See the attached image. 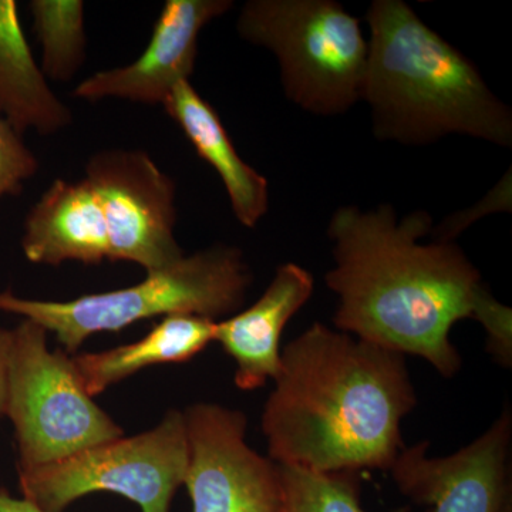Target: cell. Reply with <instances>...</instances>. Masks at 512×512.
Masks as SVG:
<instances>
[{
	"instance_id": "7c38bea8",
	"label": "cell",
	"mask_w": 512,
	"mask_h": 512,
	"mask_svg": "<svg viewBox=\"0 0 512 512\" xmlns=\"http://www.w3.org/2000/svg\"><path fill=\"white\" fill-rule=\"evenodd\" d=\"M315 279L303 266L288 262L244 311L218 320L214 342L235 362V386L245 392L274 382L281 367V338L289 320L311 299Z\"/></svg>"
},
{
	"instance_id": "8fae6325",
	"label": "cell",
	"mask_w": 512,
	"mask_h": 512,
	"mask_svg": "<svg viewBox=\"0 0 512 512\" xmlns=\"http://www.w3.org/2000/svg\"><path fill=\"white\" fill-rule=\"evenodd\" d=\"M232 5L231 0H168L136 62L94 73L76 87L74 96L163 104L177 84L190 82L201 30Z\"/></svg>"
},
{
	"instance_id": "30bf717a",
	"label": "cell",
	"mask_w": 512,
	"mask_h": 512,
	"mask_svg": "<svg viewBox=\"0 0 512 512\" xmlns=\"http://www.w3.org/2000/svg\"><path fill=\"white\" fill-rule=\"evenodd\" d=\"M510 407L487 430L447 457H431L429 441L403 447L390 473L404 497L431 512H498L511 484Z\"/></svg>"
},
{
	"instance_id": "8992f818",
	"label": "cell",
	"mask_w": 512,
	"mask_h": 512,
	"mask_svg": "<svg viewBox=\"0 0 512 512\" xmlns=\"http://www.w3.org/2000/svg\"><path fill=\"white\" fill-rule=\"evenodd\" d=\"M237 30L274 53L286 97L302 110L338 116L363 100L369 45L335 0H249Z\"/></svg>"
},
{
	"instance_id": "277c9868",
	"label": "cell",
	"mask_w": 512,
	"mask_h": 512,
	"mask_svg": "<svg viewBox=\"0 0 512 512\" xmlns=\"http://www.w3.org/2000/svg\"><path fill=\"white\" fill-rule=\"evenodd\" d=\"M177 188L140 150H106L76 183L56 180L30 210L22 249L32 264L133 262L147 272L183 256L175 239Z\"/></svg>"
},
{
	"instance_id": "44dd1931",
	"label": "cell",
	"mask_w": 512,
	"mask_h": 512,
	"mask_svg": "<svg viewBox=\"0 0 512 512\" xmlns=\"http://www.w3.org/2000/svg\"><path fill=\"white\" fill-rule=\"evenodd\" d=\"M0 512H43L25 498L13 497L6 487H0Z\"/></svg>"
},
{
	"instance_id": "7402d4cb",
	"label": "cell",
	"mask_w": 512,
	"mask_h": 512,
	"mask_svg": "<svg viewBox=\"0 0 512 512\" xmlns=\"http://www.w3.org/2000/svg\"><path fill=\"white\" fill-rule=\"evenodd\" d=\"M498 512H512V490L510 493L505 495L503 504H501L500 510Z\"/></svg>"
},
{
	"instance_id": "5bb4252c",
	"label": "cell",
	"mask_w": 512,
	"mask_h": 512,
	"mask_svg": "<svg viewBox=\"0 0 512 512\" xmlns=\"http://www.w3.org/2000/svg\"><path fill=\"white\" fill-rule=\"evenodd\" d=\"M217 322L187 313L167 316L136 342L76 353L73 362L77 375L86 392L97 397L148 367L190 362L214 342Z\"/></svg>"
},
{
	"instance_id": "5b68a950",
	"label": "cell",
	"mask_w": 512,
	"mask_h": 512,
	"mask_svg": "<svg viewBox=\"0 0 512 512\" xmlns=\"http://www.w3.org/2000/svg\"><path fill=\"white\" fill-rule=\"evenodd\" d=\"M251 284L241 249L214 245L147 272L136 285L72 301H37L3 291L0 312L32 320L52 333L64 352L76 355L96 333L120 332L141 320L183 313L229 318L244 305Z\"/></svg>"
},
{
	"instance_id": "ba28073f",
	"label": "cell",
	"mask_w": 512,
	"mask_h": 512,
	"mask_svg": "<svg viewBox=\"0 0 512 512\" xmlns=\"http://www.w3.org/2000/svg\"><path fill=\"white\" fill-rule=\"evenodd\" d=\"M187 464L184 413L170 409L153 429L18 473L20 497L43 512H64L87 495L113 493L141 512H171Z\"/></svg>"
},
{
	"instance_id": "9c48e42d",
	"label": "cell",
	"mask_w": 512,
	"mask_h": 512,
	"mask_svg": "<svg viewBox=\"0 0 512 512\" xmlns=\"http://www.w3.org/2000/svg\"><path fill=\"white\" fill-rule=\"evenodd\" d=\"M188 464L184 487L192 512H279L281 471L247 441L248 417L218 403L183 410Z\"/></svg>"
},
{
	"instance_id": "3957f363",
	"label": "cell",
	"mask_w": 512,
	"mask_h": 512,
	"mask_svg": "<svg viewBox=\"0 0 512 512\" xmlns=\"http://www.w3.org/2000/svg\"><path fill=\"white\" fill-rule=\"evenodd\" d=\"M369 57L363 100L373 133L404 146L450 134L511 147L512 113L476 64L402 0H375L366 15Z\"/></svg>"
},
{
	"instance_id": "e0dca14e",
	"label": "cell",
	"mask_w": 512,
	"mask_h": 512,
	"mask_svg": "<svg viewBox=\"0 0 512 512\" xmlns=\"http://www.w3.org/2000/svg\"><path fill=\"white\" fill-rule=\"evenodd\" d=\"M279 471L284 491L279 512H366L357 471L320 473L293 466Z\"/></svg>"
},
{
	"instance_id": "ffe728a7",
	"label": "cell",
	"mask_w": 512,
	"mask_h": 512,
	"mask_svg": "<svg viewBox=\"0 0 512 512\" xmlns=\"http://www.w3.org/2000/svg\"><path fill=\"white\" fill-rule=\"evenodd\" d=\"M12 329L0 328V420L6 419L8 403V376L10 348H12Z\"/></svg>"
},
{
	"instance_id": "52a82bcc",
	"label": "cell",
	"mask_w": 512,
	"mask_h": 512,
	"mask_svg": "<svg viewBox=\"0 0 512 512\" xmlns=\"http://www.w3.org/2000/svg\"><path fill=\"white\" fill-rule=\"evenodd\" d=\"M8 403L18 473L124 436L123 427L84 389L73 355L49 349V333L29 319L12 329Z\"/></svg>"
},
{
	"instance_id": "d6986e66",
	"label": "cell",
	"mask_w": 512,
	"mask_h": 512,
	"mask_svg": "<svg viewBox=\"0 0 512 512\" xmlns=\"http://www.w3.org/2000/svg\"><path fill=\"white\" fill-rule=\"evenodd\" d=\"M511 210V175H505L500 184L493 191L488 192L483 201L478 202L476 207L464 212H458L453 217L444 221L440 227L431 229L434 241L454 242V238L473 224L477 218L497 211Z\"/></svg>"
},
{
	"instance_id": "ac0fdd59",
	"label": "cell",
	"mask_w": 512,
	"mask_h": 512,
	"mask_svg": "<svg viewBox=\"0 0 512 512\" xmlns=\"http://www.w3.org/2000/svg\"><path fill=\"white\" fill-rule=\"evenodd\" d=\"M39 160L22 136L0 116V197L19 195L23 184L39 171Z\"/></svg>"
},
{
	"instance_id": "9a60e30c",
	"label": "cell",
	"mask_w": 512,
	"mask_h": 512,
	"mask_svg": "<svg viewBox=\"0 0 512 512\" xmlns=\"http://www.w3.org/2000/svg\"><path fill=\"white\" fill-rule=\"evenodd\" d=\"M0 116L20 136L28 130L49 136L73 121L35 62L13 0H0Z\"/></svg>"
},
{
	"instance_id": "6da1fadb",
	"label": "cell",
	"mask_w": 512,
	"mask_h": 512,
	"mask_svg": "<svg viewBox=\"0 0 512 512\" xmlns=\"http://www.w3.org/2000/svg\"><path fill=\"white\" fill-rule=\"evenodd\" d=\"M431 229L427 211L399 220L389 204L338 208L328 228L335 266L326 285L339 298L333 323L340 332L419 356L453 377L463 360L451 329L480 318L494 296L456 242H421Z\"/></svg>"
},
{
	"instance_id": "4fadbf2b",
	"label": "cell",
	"mask_w": 512,
	"mask_h": 512,
	"mask_svg": "<svg viewBox=\"0 0 512 512\" xmlns=\"http://www.w3.org/2000/svg\"><path fill=\"white\" fill-rule=\"evenodd\" d=\"M163 106L198 156L220 175L237 220L244 227L255 228L268 212V180L239 157L214 107L190 82L177 84Z\"/></svg>"
},
{
	"instance_id": "2e32d148",
	"label": "cell",
	"mask_w": 512,
	"mask_h": 512,
	"mask_svg": "<svg viewBox=\"0 0 512 512\" xmlns=\"http://www.w3.org/2000/svg\"><path fill=\"white\" fill-rule=\"evenodd\" d=\"M33 29L42 43V72L56 82L73 79L86 59L84 5L79 0H33Z\"/></svg>"
},
{
	"instance_id": "7a4b0ae2",
	"label": "cell",
	"mask_w": 512,
	"mask_h": 512,
	"mask_svg": "<svg viewBox=\"0 0 512 512\" xmlns=\"http://www.w3.org/2000/svg\"><path fill=\"white\" fill-rule=\"evenodd\" d=\"M417 406L406 357L316 322L282 349L261 427L279 466L390 470Z\"/></svg>"
}]
</instances>
